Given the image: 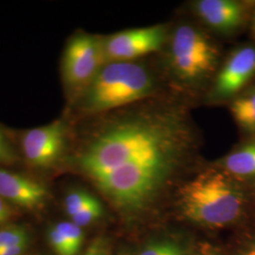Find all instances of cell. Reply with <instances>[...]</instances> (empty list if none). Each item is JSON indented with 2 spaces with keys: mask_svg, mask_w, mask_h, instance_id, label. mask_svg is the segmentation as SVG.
Segmentation results:
<instances>
[{
  "mask_svg": "<svg viewBox=\"0 0 255 255\" xmlns=\"http://www.w3.org/2000/svg\"><path fill=\"white\" fill-rule=\"evenodd\" d=\"M196 140L182 108L148 104L135 107L93 137L79 164L92 180L119 170L160 189L177 164L197 147Z\"/></svg>",
  "mask_w": 255,
  "mask_h": 255,
  "instance_id": "1",
  "label": "cell"
},
{
  "mask_svg": "<svg viewBox=\"0 0 255 255\" xmlns=\"http://www.w3.org/2000/svg\"><path fill=\"white\" fill-rule=\"evenodd\" d=\"M178 204L186 219L203 226L221 228L240 217L244 195L225 171L211 168L182 185Z\"/></svg>",
  "mask_w": 255,
  "mask_h": 255,
  "instance_id": "2",
  "label": "cell"
},
{
  "mask_svg": "<svg viewBox=\"0 0 255 255\" xmlns=\"http://www.w3.org/2000/svg\"><path fill=\"white\" fill-rule=\"evenodd\" d=\"M154 90V78L145 65L136 62L108 63L82 92L81 105L85 113L101 114L138 103Z\"/></svg>",
  "mask_w": 255,
  "mask_h": 255,
  "instance_id": "3",
  "label": "cell"
},
{
  "mask_svg": "<svg viewBox=\"0 0 255 255\" xmlns=\"http://www.w3.org/2000/svg\"><path fill=\"white\" fill-rule=\"evenodd\" d=\"M219 51L208 37L190 25L178 27L171 37L169 64L183 82L196 83L216 71Z\"/></svg>",
  "mask_w": 255,
  "mask_h": 255,
  "instance_id": "4",
  "label": "cell"
},
{
  "mask_svg": "<svg viewBox=\"0 0 255 255\" xmlns=\"http://www.w3.org/2000/svg\"><path fill=\"white\" fill-rule=\"evenodd\" d=\"M106 64L103 38L89 33L75 35L64 49L62 73L65 87L80 97Z\"/></svg>",
  "mask_w": 255,
  "mask_h": 255,
  "instance_id": "5",
  "label": "cell"
},
{
  "mask_svg": "<svg viewBox=\"0 0 255 255\" xmlns=\"http://www.w3.org/2000/svg\"><path fill=\"white\" fill-rule=\"evenodd\" d=\"M166 40L164 26H149L123 30L103 38L107 64L135 62L138 58L158 51Z\"/></svg>",
  "mask_w": 255,
  "mask_h": 255,
  "instance_id": "6",
  "label": "cell"
},
{
  "mask_svg": "<svg viewBox=\"0 0 255 255\" xmlns=\"http://www.w3.org/2000/svg\"><path fill=\"white\" fill-rule=\"evenodd\" d=\"M66 130L62 121L27 130L21 145L27 163L46 168L57 163L64 153Z\"/></svg>",
  "mask_w": 255,
  "mask_h": 255,
  "instance_id": "7",
  "label": "cell"
},
{
  "mask_svg": "<svg viewBox=\"0 0 255 255\" xmlns=\"http://www.w3.org/2000/svg\"><path fill=\"white\" fill-rule=\"evenodd\" d=\"M255 75V47L242 46L229 57L217 77L214 93L227 99L240 91Z\"/></svg>",
  "mask_w": 255,
  "mask_h": 255,
  "instance_id": "8",
  "label": "cell"
},
{
  "mask_svg": "<svg viewBox=\"0 0 255 255\" xmlns=\"http://www.w3.org/2000/svg\"><path fill=\"white\" fill-rule=\"evenodd\" d=\"M48 192L46 186L23 175L0 168V198L27 210L45 204Z\"/></svg>",
  "mask_w": 255,
  "mask_h": 255,
  "instance_id": "9",
  "label": "cell"
},
{
  "mask_svg": "<svg viewBox=\"0 0 255 255\" xmlns=\"http://www.w3.org/2000/svg\"><path fill=\"white\" fill-rule=\"evenodd\" d=\"M196 11L209 27L221 32H231L240 27L245 18L244 6L233 0H201Z\"/></svg>",
  "mask_w": 255,
  "mask_h": 255,
  "instance_id": "10",
  "label": "cell"
},
{
  "mask_svg": "<svg viewBox=\"0 0 255 255\" xmlns=\"http://www.w3.org/2000/svg\"><path fill=\"white\" fill-rule=\"evenodd\" d=\"M224 171L236 177H255V142L248 143L234 150L224 159Z\"/></svg>",
  "mask_w": 255,
  "mask_h": 255,
  "instance_id": "11",
  "label": "cell"
},
{
  "mask_svg": "<svg viewBox=\"0 0 255 255\" xmlns=\"http://www.w3.org/2000/svg\"><path fill=\"white\" fill-rule=\"evenodd\" d=\"M231 111L241 127L249 131H255V93L236 100Z\"/></svg>",
  "mask_w": 255,
  "mask_h": 255,
  "instance_id": "12",
  "label": "cell"
},
{
  "mask_svg": "<svg viewBox=\"0 0 255 255\" xmlns=\"http://www.w3.org/2000/svg\"><path fill=\"white\" fill-rule=\"evenodd\" d=\"M58 231L63 235L72 255H77L82 248L83 242V232L82 228L72 221H63L55 225Z\"/></svg>",
  "mask_w": 255,
  "mask_h": 255,
  "instance_id": "13",
  "label": "cell"
},
{
  "mask_svg": "<svg viewBox=\"0 0 255 255\" xmlns=\"http://www.w3.org/2000/svg\"><path fill=\"white\" fill-rule=\"evenodd\" d=\"M102 215L103 207L100 201L94 198L84 208H82L79 213L74 215L71 218V221L82 228L101 219Z\"/></svg>",
  "mask_w": 255,
  "mask_h": 255,
  "instance_id": "14",
  "label": "cell"
},
{
  "mask_svg": "<svg viewBox=\"0 0 255 255\" xmlns=\"http://www.w3.org/2000/svg\"><path fill=\"white\" fill-rule=\"evenodd\" d=\"M29 237L22 227H8L0 230V251L28 244Z\"/></svg>",
  "mask_w": 255,
  "mask_h": 255,
  "instance_id": "15",
  "label": "cell"
},
{
  "mask_svg": "<svg viewBox=\"0 0 255 255\" xmlns=\"http://www.w3.org/2000/svg\"><path fill=\"white\" fill-rule=\"evenodd\" d=\"M95 197L88 192L84 190H74L67 194L64 199V210L66 214L72 218L74 215L79 213L82 208H84Z\"/></svg>",
  "mask_w": 255,
  "mask_h": 255,
  "instance_id": "16",
  "label": "cell"
},
{
  "mask_svg": "<svg viewBox=\"0 0 255 255\" xmlns=\"http://www.w3.org/2000/svg\"><path fill=\"white\" fill-rule=\"evenodd\" d=\"M140 255H185L182 246L172 241H160L152 243Z\"/></svg>",
  "mask_w": 255,
  "mask_h": 255,
  "instance_id": "17",
  "label": "cell"
},
{
  "mask_svg": "<svg viewBox=\"0 0 255 255\" xmlns=\"http://www.w3.org/2000/svg\"><path fill=\"white\" fill-rule=\"evenodd\" d=\"M48 241L56 255H72L63 235L55 226L48 231Z\"/></svg>",
  "mask_w": 255,
  "mask_h": 255,
  "instance_id": "18",
  "label": "cell"
},
{
  "mask_svg": "<svg viewBox=\"0 0 255 255\" xmlns=\"http://www.w3.org/2000/svg\"><path fill=\"white\" fill-rule=\"evenodd\" d=\"M16 160V155L12 149V146L5 135L4 131L0 128V163L13 164Z\"/></svg>",
  "mask_w": 255,
  "mask_h": 255,
  "instance_id": "19",
  "label": "cell"
},
{
  "mask_svg": "<svg viewBox=\"0 0 255 255\" xmlns=\"http://www.w3.org/2000/svg\"><path fill=\"white\" fill-rule=\"evenodd\" d=\"M83 255H109L108 246L102 239L95 241Z\"/></svg>",
  "mask_w": 255,
  "mask_h": 255,
  "instance_id": "20",
  "label": "cell"
},
{
  "mask_svg": "<svg viewBox=\"0 0 255 255\" xmlns=\"http://www.w3.org/2000/svg\"><path fill=\"white\" fill-rule=\"evenodd\" d=\"M12 212L9 205L0 198V225L7 222L11 218Z\"/></svg>",
  "mask_w": 255,
  "mask_h": 255,
  "instance_id": "21",
  "label": "cell"
},
{
  "mask_svg": "<svg viewBox=\"0 0 255 255\" xmlns=\"http://www.w3.org/2000/svg\"><path fill=\"white\" fill-rule=\"evenodd\" d=\"M28 244H24L20 246L12 247L3 251H0V255H22L27 250Z\"/></svg>",
  "mask_w": 255,
  "mask_h": 255,
  "instance_id": "22",
  "label": "cell"
},
{
  "mask_svg": "<svg viewBox=\"0 0 255 255\" xmlns=\"http://www.w3.org/2000/svg\"><path fill=\"white\" fill-rule=\"evenodd\" d=\"M243 255H255V244L251 247L250 249H248Z\"/></svg>",
  "mask_w": 255,
  "mask_h": 255,
  "instance_id": "23",
  "label": "cell"
},
{
  "mask_svg": "<svg viewBox=\"0 0 255 255\" xmlns=\"http://www.w3.org/2000/svg\"></svg>",
  "mask_w": 255,
  "mask_h": 255,
  "instance_id": "24",
  "label": "cell"
},
{
  "mask_svg": "<svg viewBox=\"0 0 255 255\" xmlns=\"http://www.w3.org/2000/svg\"></svg>",
  "mask_w": 255,
  "mask_h": 255,
  "instance_id": "25",
  "label": "cell"
},
{
  "mask_svg": "<svg viewBox=\"0 0 255 255\" xmlns=\"http://www.w3.org/2000/svg\"></svg>",
  "mask_w": 255,
  "mask_h": 255,
  "instance_id": "26",
  "label": "cell"
}]
</instances>
